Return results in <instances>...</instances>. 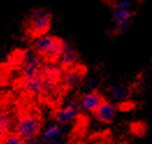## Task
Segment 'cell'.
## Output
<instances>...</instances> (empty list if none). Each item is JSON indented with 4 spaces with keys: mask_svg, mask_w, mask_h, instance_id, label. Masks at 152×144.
Here are the masks:
<instances>
[{
    "mask_svg": "<svg viewBox=\"0 0 152 144\" xmlns=\"http://www.w3.org/2000/svg\"><path fill=\"white\" fill-rule=\"evenodd\" d=\"M31 48L42 57L43 61L56 63L64 51L65 41L58 36L45 34L37 39H34Z\"/></svg>",
    "mask_w": 152,
    "mask_h": 144,
    "instance_id": "obj_1",
    "label": "cell"
},
{
    "mask_svg": "<svg viewBox=\"0 0 152 144\" xmlns=\"http://www.w3.org/2000/svg\"><path fill=\"white\" fill-rule=\"evenodd\" d=\"M52 14L47 8H37L29 14L25 22L26 34L31 39H37L48 34L51 28Z\"/></svg>",
    "mask_w": 152,
    "mask_h": 144,
    "instance_id": "obj_2",
    "label": "cell"
},
{
    "mask_svg": "<svg viewBox=\"0 0 152 144\" xmlns=\"http://www.w3.org/2000/svg\"><path fill=\"white\" fill-rule=\"evenodd\" d=\"M43 129L42 120L36 114H22L18 118V122L14 127V131H16L25 142H34L41 135Z\"/></svg>",
    "mask_w": 152,
    "mask_h": 144,
    "instance_id": "obj_3",
    "label": "cell"
},
{
    "mask_svg": "<svg viewBox=\"0 0 152 144\" xmlns=\"http://www.w3.org/2000/svg\"><path fill=\"white\" fill-rule=\"evenodd\" d=\"M42 62H43L42 57L33 48L25 50L22 53L21 61H20L22 76L29 77V76H33V75H36L38 72H41Z\"/></svg>",
    "mask_w": 152,
    "mask_h": 144,
    "instance_id": "obj_4",
    "label": "cell"
},
{
    "mask_svg": "<svg viewBox=\"0 0 152 144\" xmlns=\"http://www.w3.org/2000/svg\"><path fill=\"white\" fill-rule=\"evenodd\" d=\"M112 10H113L112 19L115 23V34L120 35L130 28L135 14L130 10H123L118 7H112Z\"/></svg>",
    "mask_w": 152,
    "mask_h": 144,
    "instance_id": "obj_5",
    "label": "cell"
},
{
    "mask_svg": "<svg viewBox=\"0 0 152 144\" xmlns=\"http://www.w3.org/2000/svg\"><path fill=\"white\" fill-rule=\"evenodd\" d=\"M79 112H80L79 101H71L65 107L58 109L55 113V120L56 122L63 126H67L76 121L77 118L79 116Z\"/></svg>",
    "mask_w": 152,
    "mask_h": 144,
    "instance_id": "obj_6",
    "label": "cell"
},
{
    "mask_svg": "<svg viewBox=\"0 0 152 144\" xmlns=\"http://www.w3.org/2000/svg\"><path fill=\"white\" fill-rule=\"evenodd\" d=\"M92 114L94 115L95 120L101 123H112L117 115V107L112 101L104 99Z\"/></svg>",
    "mask_w": 152,
    "mask_h": 144,
    "instance_id": "obj_7",
    "label": "cell"
},
{
    "mask_svg": "<svg viewBox=\"0 0 152 144\" xmlns=\"http://www.w3.org/2000/svg\"><path fill=\"white\" fill-rule=\"evenodd\" d=\"M103 100H104V98H103V95H102L100 92L89 91L87 93H85L80 98L79 106H80V109L81 110L87 112V113H93Z\"/></svg>",
    "mask_w": 152,
    "mask_h": 144,
    "instance_id": "obj_8",
    "label": "cell"
},
{
    "mask_svg": "<svg viewBox=\"0 0 152 144\" xmlns=\"http://www.w3.org/2000/svg\"><path fill=\"white\" fill-rule=\"evenodd\" d=\"M64 136H65L64 126L58 122L49 126L44 130L42 129V132H41V137L45 143H62L64 142Z\"/></svg>",
    "mask_w": 152,
    "mask_h": 144,
    "instance_id": "obj_9",
    "label": "cell"
},
{
    "mask_svg": "<svg viewBox=\"0 0 152 144\" xmlns=\"http://www.w3.org/2000/svg\"><path fill=\"white\" fill-rule=\"evenodd\" d=\"M78 53L76 51V49L71 45L70 42H66L65 41V48H64V51L62 53L59 59H58V63L62 69L64 70H67V69H71L73 66H76L77 62H78Z\"/></svg>",
    "mask_w": 152,
    "mask_h": 144,
    "instance_id": "obj_10",
    "label": "cell"
},
{
    "mask_svg": "<svg viewBox=\"0 0 152 144\" xmlns=\"http://www.w3.org/2000/svg\"><path fill=\"white\" fill-rule=\"evenodd\" d=\"M13 120L11 114L2 107H0V143L12 131Z\"/></svg>",
    "mask_w": 152,
    "mask_h": 144,
    "instance_id": "obj_11",
    "label": "cell"
},
{
    "mask_svg": "<svg viewBox=\"0 0 152 144\" xmlns=\"http://www.w3.org/2000/svg\"><path fill=\"white\" fill-rule=\"evenodd\" d=\"M83 78H84V73L80 71V67L73 66L66 70V73L64 76V84L69 87H75L83 80Z\"/></svg>",
    "mask_w": 152,
    "mask_h": 144,
    "instance_id": "obj_12",
    "label": "cell"
},
{
    "mask_svg": "<svg viewBox=\"0 0 152 144\" xmlns=\"http://www.w3.org/2000/svg\"><path fill=\"white\" fill-rule=\"evenodd\" d=\"M108 94L112 99L117 100V101H121V100H126L128 96L130 95V91L127 86H123V85H114V86H110L108 88Z\"/></svg>",
    "mask_w": 152,
    "mask_h": 144,
    "instance_id": "obj_13",
    "label": "cell"
},
{
    "mask_svg": "<svg viewBox=\"0 0 152 144\" xmlns=\"http://www.w3.org/2000/svg\"><path fill=\"white\" fill-rule=\"evenodd\" d=\"M11 77V69L7 64H0V88L6 86L8 84V80Z\"/></svg>",
    "mask_w": 152,
    "mask_h": 144,
    "instance_id": "obj_14",
    "label": "cell"
},
{
    "mask_svg": "<svg viewBox=\"0 0 152 144\" xmlns=\"http://www.w3.org/2000/svg\"><path fill=\"white\" fill-rule=\"evenodd\" d=\"M2 143L6 144H23L26 143L23 141V138L16 132V131H11L2 141Z\"/></svg>",
    "mask_w": 152,
    "mask_h": 144,
    "instance_id": "obj_15",
    "label": "cell"
},
{
    "mask_svg": "<svg viewBox=\"0 0 152 144\" xmlns=\"http://www.w3.org/2000/svg\"><path fill=\"white\" fill-rule=\"evenodd\" d=\"M0 100H1V95H0Z\"/></svg>",
    "mask_w": 152,
    "mask_h": 144,
    "instance_id": "obj_16",
    "label": "cell"
}]
</instances>
